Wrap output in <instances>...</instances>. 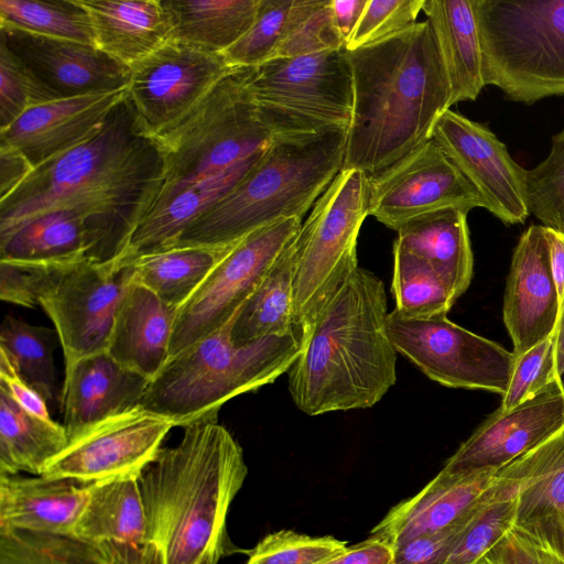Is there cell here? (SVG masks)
I'll list each match as a JSON object with an SVG mask.
<instances>
[{"label": "cell", "mask_w": 564, "mask_h": 564, "mask_svg": "<svg viewBox=\"0 0 564 564\" xmlns=\"http://www.w3.org/2000/svg\"><path fill=\"white\" fill-rule=\"evenodd\" d=\"M164 181L162 150L127 94L93 137L33 169L0 199V240L41 215L73 210L108 235L115 257L155 206Z\"/></svg>", "instance_id": "cell-1"}, {"label": "cell", "mask_w": 564, "mask_h": 564, "mask_svg": "<svg viewBox=\"0 0 564 564\" xmlns=\"http://www.w3.org/2000/svg\"><path fill=\"white\" fill-rule=\"evenodd\" d=\"M183 429L180 442L162 447L138 478L143 564H218L237 551L226 522L248 474L242 448L218 421Z\"/></svg>", "instance_id": "cell-2"}, {"label": "cell", "mask_w": 564, "mask_h": 564, "mask_svg": "<svg viewBox=\"0 0 564 564\" xmlns=\"http://www.w3.org/2000/svg\"><path fill=\"white\" fill-rule=\"evenodd\" d=\"M347 58L354 105L343 169L370 177L432 139L452 106L451 85L426 20L347 51Z\"/></svg>", "instance_id": "cell-3"}, {"label": "cell", "mask_w": 564, "mask_h": 564, "mask_svg": "<svg viewBox=\"0 0 564 564\" xmlns=\"http://www.w3.org/2000/svg\"><path fill=\"white\" fill-rule=\"evenodd\" d=\"M383 282L356 268L319 312L289 369V390L308 415L367 409L397 381Z\"/></svg>", "instance_id": "cell-4"}, {"label": "cell", "mask_w": 564, "mask_h": 564, "mask_svg": "<svg viewBox=\"0 0 564 564\" xmlns=\"http://www.w3.org/2000/svg\"><path fill=\"white\" fill-rule=\"evenodd\" d=\"M346 142L345 131L274 138L243 180L193 221L171 248L226 249L281 219L302 220L341 171Z\"/></svg>", "instance_id": "cell-5"}, {"label": "cell", "mask_w": 564, "mask_h": 564, "mask_svg": "<svg viewBox=\"0 0 564 564\" xmlns=\"http://www.w3.org/2000/svg\"><path fill=\"white\" fill-rule=\"evenodd\" d=\"M237 313L216 332L170 357L150 380L140 406L175 426L217 422L226 402L289 371L302 349L296 335L237 345L231 336Z\"/></svg>", "instance_id": "cell-6"}, {"label": "cell", "mask_w": 564, "mask_h": 564, "mask_svg": "<svg viewBox=\"0 0 564 564\" xmlns=\"http://www.w3.org/2000/svg\"><path fill=\"white\" fill-rule=\"evenodd\" d=\"M248 73L249 67L232 68L180 121L155 137L165 181L152 209L192 185L263 158L274 137L256 113Z\"/></svg>", "instance_id": "cell-7"}, {"label": "cell", "mask_w": 564, "mask_h": 564, "mask_svg": "<svg viewBox=\"0 0 564 564\" xmlns=\"http://www.w3.org/2000/svg\"><path fill=\"white\" fill-rule=\"evenodd\" d=\"M485 84L532 105L564 96V0H475Z\"/></svg>", "instance_id": "cell-8"}, {"label": "cell", "mask_w": 564, "mask_h": 564, "mask_svg": "<svg viewBox=\"0 0 564 564\" xmlns=\"http://www.w3.org/2000/svg\"><path fill=\"white\" fill-rule=\"evenodd\" d=\"M369 216V176L341 169L294 238V334L307 336L328 300L358 268L357 241Z\"/></svg>", "instance_id": "cell-9"}, {"label": "cell", "mask_w": 564, "mask_h": 564, "mask_svg": "<svg viewBox=\"0 0 564 564\" xmlns=\"http://www.w3.org/2000/svg\"><path fill=\"white\" fill-rule=\"evenodd\" d=\"M247 85L259 120L274 138L349 129L354 89L345 46L249 67Z\"/></svg>", "instance_id": "cell-10"}, {"label": "cell", "mask_w": 564, "mask_h": 564, "mask_svg": "<svg viewBox=\"0 0 564 564\" xmlns=\"http://www.w3.org/2000/svg\"><path fill=\"white\" fill-rule=\"evenodd\" d=\"M389 337L398 352L433 381L449 388L506 393L513 351L451 322L446 315L409 318L389 313Z\"/></svg>", "instance_id": "cell-11"}, {"label": "cell", "mask_w": 564, "mask_h": 564, "mask_svg": "<svg viewBox=\"0 0 564 564\" xmlns=\"http://www.w3.org/2000/svg\"><path fill=\"white\" fill-rule=\"evenodd\" d=\"M301 226V219H281L234 245L177 311L169 358L224 326L252 294Z\"/></svg>", "instance_id": "cell-12"}, {"label": "cell", "mask_w": 564, "mask_h": 564, "mask_svg": "<svg viewBox=\"0 0 564 564\" xmlns=\"http://www.w3.org/2000/svg\"><path fill=\"white\" fill-rule=\"evenodd\" d=\"M130 269L85 258L57 265L39 297L63 348L65 369L107 349Z\"/></svg>", "instance_id": "cell-13"}, {"label": "cell", "mask_w": 564, "mask_h": 564, "mask_svg": "<svg viewBox=\"0 0 564 564\" xmlns=\"http://www.w3.org/2000/svg\"><path fill=\"white\" fill-rule=\"evenodd\" d=\"M174 426L169 419L139 405L68 438L65 448L48 463L42 476L86 486L139 478L156 458Z\"/></svg>", "instance_id": "cell-14"}, {"label": "cell", "mask_w": 564, "mask_h": 564, "mask_svg": "<svg viewBox=\"0 0 564 564\" xmlns=\"http://www.w3.org/2000/svg\"><path fill=\"white\" fill-rule=\"evenodd\" d=\"M232 68L224 54L169 40L130 67L128 98L144 130L155 138Z\"/></svg>", "instance_id": "cell-15"}, {"label": "cell", "mask_w": 564, "mask_h": 564, "mask_svg": "<svg viewBox=\"0 0 564 564\" xmlns=\"http://www.w3.org/2000/svg\"><path fill=\"white\" fill-rule=\"evenodd\" d=\"M476 207L484 199L433 139L369 177V216L395 231L426 214Z\"/></svg>", "instance_id": "cell-16"}, {"label": "cell", "mask_w": 564, "mask_h": 564, "mask_svg": "<svg viewBox=\"0 0 564 564\" xmlns=\"http://www.w3.org/2000/svg\"><path fill=\"white\" fill-rule=\"evenodd\" d=\"M432 139L476 188L488 212L507 225L525 221L527 170L487 126L448 109L436 121Z\"/></svg>", "instance_id": "cell-17"}, {"label": "cell", "mask_w": 564, "mask_h": 564, "mask_svg": "<svg viewBox=\"0 0 564 564\" xmlns=\"http://www.w3.org/2000/svg\"><path fill=\"white\" fill-rule=\"evenodd\" d=\"M0 41L62 98L128 88L130 67L91 44L0 24Z\"/></svg>", "instance_id": "cell-18"}, {"label": "cell", "mask_w": 564, "mask_h": 564, "mask_svg": "<svg viewBox=\"0 0 564 564\" xmlns=\"http://www.w3.org/2000/svg\"><path fill=\"white\" fill-rule=\"evenodd\" d=\"M563 427L564 392L553 384L511 410L498 408L462 443L442 470H499Z\"/></svg>", "instance_id": "cell-19"}, {"label": "cell", "mask_w": 564, "mask_h": 564, "mask_svg": "<svg viewBox=\"0 0 564 564\" xmlns=\"http://www.w3.org/2000/svg\"><path fill=\"white\" fill-rule=\"evenodd\" d=\"M502 312L516 356L549 337L555 328L560 301L551 273L544 226H530L514 248Z\"/></svg>", "instance_id": "cell-20"}, {"label": "cell", "mask_w": 564, "mask_h": 564, "mask_svg": "<svg viewBox=\"0 0 564 564\" xmlns=\"http://www.w3.org/2000/svg\"><path fill=\"white\" fill-rule=\"evenodd\" d=\"M128 88L58 98L24 112L0 141L17 148L35 169L93 137L127 96Z\"/></svg>", "instance_id": "cell-21"}, {"label": "cell", "mask_w": 564, "mask_h": 564, "mask_svg": "<svg viewBox=\"0 0 564 564\" xmlns=\"http://www.w3.org/2000/svg\"><path fill=\"white\" fill-rule=\"evenodd\" d=\"M497 476L518 489L513 528L564 558V427Z\"/></svg>", "instance_id": "cell-22"}, {"label": "cell", "mask_w": 564, "mask_h": 564, "mask_svg": "<svg viewBox=\"0 0 564 564\" xmlns=\"http://www.w3.org/2000/svg\"><path fill=\"white\" fill-rule=\"evenodd\" d=\"M497 471L441 470L416 495L392 507L370 535L384 540L394 550L453 524L487 495L496 482Z\"/></svg>", "instance_id": "cell-23"}, {"label": "cell", "mask_w": 564, "mask_h": 564, "mask_svg": "<svg viewBox=\"0 0 564 564\" xmlns=\"http://www.w3.org/2000/svg\"><path fill=\"white\" fill-rule=\"evenodd\" d=\"M149 382L106 351L83 358L65 369L61 401L68 438L107 417L139 406Z\"/></svg>", "instance_id": "cell-24"}, {"label": "cell", "mask_w": 564, "mask_h": 564, "mask_svg": "<svg viewBox=\"0 0 564 564\" xmlns=\"http://www.w3.org/2000/svg\"><path fill=\"white\" fill-rule=\"evenodd\" d=\"M177 311L130 275L106 352L121 366L152 380L169 359Z\"/></svg>", "instance_id": "cell-25"}, {"label": "cell", "mask_w": 564, "mask_h": 564, "mask_svg": "<svg viewBox=\"0 0 564 564\" xmlns=\"http://www.w3.org/2000/svg\"><path fill=\"white\" fill-rule=\"evenodd\" d=\"M88 497L89 485L0 475V530L73 535Z\"/></svg>", "instance_id": "cell-26"}, {"label": "cell", "mask_w": 564, "mask_h": 564, "mask_svg": "<svg viewBox=\"0 0 564 564\" xmlns=\"http://www.w3.org/2000/svg\"><path fill=\"white\" fill-rule=\"evenodd\" d=\"M115 245L94 221L73 210L41 215L0 240V260L70 262L85 258L107 260Z\"/></svg>", "instance_id": "cell-27"}, {"label": "cell", "mask_w": 564, "mask_h": 564, "mask_svg": "<svg viewBox=\"0 0 564 564\" xmlns=\"http://www.w3.org/2000/svg\"><path fill=\"white\" fill-rule=\"evenodd\" d=\"M100 51L131 67L170 40L162 0H76Z\"/></svg>", "instance_id": "cell-28"}, {"label": "cell", "mask_w": 564, "mask_h": 564, "mask_svg": "<svg viewBox=\"0 0 564 564\" xmlns=\"http://www.w3.org/2000/svg\"><path fill=\"white\" fill-rule=\"evenodd\" d=\"M448 76L451 105L475 100L486 86L475 0H424Z\"/></svg>", "instance_id": "cell-29"}, {"label": "cell", "mask_w": 564, "mask_h": 564, "mask_svg": "<svg viewBox=\"0 0 564 564\" xmlns=\"http://www.w3.org/2000/svg\"><path fill=\"white\" fill-rule=\"evenodd\" d=\"M464 210L448 208L402 225L395 245L427 261L458 299L469 286L474 258Z\"/></svg>", "instance_id": "cell-30"}, {"label": "cell", "mask_w": 564, "mask_h": 564, "mask_svg": "<svg viewBox=\"0 0 564 564\" xmlns=\"http://www.w3.org/2000/svg\"><path fill=\"white\" fill-rule=\"evenodd\" d=\"M170 40L223 54L252 25L260 0H162Z\"/></svg>", "instance_id": "cell-31"}, {"label": "cell", "mask_w": 564, "mask_h": 564, "mask_svg": "<svg viewBox=\"0 0 564 564\" xmlns=\"http://www.w3.org/2000/svg\"><path fill=\"white\" fill-rule=\"evenodd\" d=\"M67 443L63 424L28 412L0 387V475L42 476Z\"/></svg>", "instance_id": "cell-32"}, {"label": "cell", "mask_w": 564, "mask_h": 564, "mask_svg": "<svg viewBox=\"0 0 564 564\" xmlns=\"http://www.w3.org/2000/svg\"><path fill=\"white\" fill-rule=\"evenodd\" d=\"M147 519L138 478L89 485V497L73 536L88 543L112 542L140 547Z\"/></svg>", "instance_id": "cell-33"}, {"label": "cell", "mask_w": 564, "mask_h": 564, "mask_svg": "<svg viewBox=\"0 0 564 564\" xmlns=\"http://www.w3.org/2000/svg\"><path fill=\"white\" fill-rule=\"evenodd\" d=\"M294 238L238 311L231 332L235 344L294 333Z\"/></svg>", "instance_id": "cell-34"}, {"label": "cell", "mask_w": 564, "mask_h": 564, "mask_svg": "<svg viewBox=\"0 0 564 564\" xmlns=\"http://www.w3.org/2000/svg\"><path fill=\"white\" fill-rule=\"evenodd\" d=\"M230 248H170L140 256L127 267L135 282L149 289L165 304L180 310Z\"/></svg>", "instance_id": "cell-35"}, {"label": "cell", "mask_w": 564, "mask_h": 564, "mask_svg": "<svg viewBox=\"0 0 564 564\" xmlns=\"http://www.w3.org/2000/svg\"><path fill=\"white\" fill-rule=\"evenodd\" d=\"M58 339L55 330L6 315L0 327V349L13 362L21 378L47 403L57 395V372L53 352Z\"/></svg>", "instance_id": "cell-36"}, {"label": "cell", "mask_w": 564, "mask_h": 564, "mask_svg": "<svg viewBox=\"0 0 564 564\" xmlns=\"http://www.w3.org/2000/svg\"><path fill=\"white\" fill-rule=\"evenodd\" d=\"M393 258L394 311L409 318L446 315L457 299L441 274L427 261L395 243Z\"/></svg>", "instance_id": "cell-37"}, {"label": "cell", "mask_w": 564, "mask_h": 564, "mask_svg": "<svg viewBox=\"0 0 564 564\" xmlns=\"http://www.w3.org/2000/svg\"><path fill=\"white\" fill-rule=\"evenodd\" d=\"M0 24L95 45L90 19L76 0H0Z\"/></svg>", "instance_id": "cell-38"}, {"label": "cell", "mask_w": 564, "mask_h": 564, "mask_svg": "<svg viewBox=\"0 0 564 564\" xmlns=\"http://www.w3.org/2000/svg\"><path fill=\"white\" fill-rule=\"evenodd\" d=\"M0 564H110L100 547L73 535L0 530Z\"/></svg>", "instance_id": "cell-39"}, {"label": "cell", "mask_w": 564, "mask_h": 564, "mask_svg": "<svg viewBox=\"0 0 564 564\" xmlns=\"http://www.w3.org/2000/svg\"><path fill=\"white\" fill-rule=\"evenodd\" d=\"M346 47L336 28L332 0H293L284 34L273 58L296 57Z\"/></svg>", "instance_id": "cell-40"}, {"label": "cell", "mask_w": 564, "mask_h": 564, "mask_svg": "<svg viewBox=\"0 0 564 564\" xmlns=\"http://www.w3.org/2000/svg\"><path fill=\"white\" fill-rule=\"evenodd\" d=\"M497 478L494 497L466 529L444 564H476L513 527L518 489L512 481Z\"/></svg>", "instance_id": "cell-41"}, {"label": "cell", "mask_w": 564, "mask_h": 564, "mask_svg": "<svg viewBox=\"0 0 564 564\" xmlns=\"http://www.w3.org/2000/svg\"><path fill=\"white\" fill-rule=\"evenodd\" d=\"M525 189L529 213L564 234V129L552 137L546 159L527 170Z\"/></svg>", "instance_id": "cell-42"}, {"label": "cell", "mask_w": 564, "mask_h": 564, "mask_svg": "<svg viewBox=\"0 0 564 564\" xmlns=\"http://www.w3.org/2000/svg\"><path fill=\"white\" fill-rule=\"evenodd\" d=\"M293 0H260L249 30L223 54L231 67H256L271 59L284 34Z\"/></svg>", "instance_id": "cell-43"}, {"label": "cell", "mask_w": 564, "mask_h": 564, "mask_svg": "<svg viewBox=\"0 0 564 564\" xmlns=\"http://www.w3.org/2000/svg\"><path fill=\"white\" fill-rule=\"evenodd\" d=\"M62 98L0 41V130L28 110Z\"/></svg>", "instance_id": "cell-44"}, {"label": "cell", "mask_w": 564, "mask_h": 564, "mask_svg": "<svg viewBox=\"0 0 564 564\" xmlns=\"http://www.w3.org/2000/svg\"><path fill=\"white\" fill-rule=\"evenodd\" d=\"M347 547L345 541L334 536H311L283 529L265 535L249 552L246 564H324Z\"/></svg>", "instance_id": "cell-45"}, {"label": "cell", "mask_w": 564, "mask_h": 564, "mask_svg": "<svg viewBox=\"0 0 564 564\" xmlns=\"http://www.w3.org/2000/svg\"><path fill=\"white\" fill-rule=\"evenodd\" d=\"M557 384L553 333L528 351L516 356L506 393L499 406L511 410Z\"/></svg>", "instance_id": "cell-46"}, {"label": "cell", "mask_w": 564, "mask_h": 564, "mask_svg": "<svg viewBox=\"0 0 564 564\" xmlns=\"http://www.w3.org/2000/svg\"><path fill=\"white\" fill-rule=\"evenodd\" d=\"M423 4L424 0H367L346 50L372 44L415 24Z\"/></svg>", "instance_id": "cell-47"}, {"label": "cell", "mask_w": 564, "mask_h": 564, "mask_svg": "<svg viewBox=\"0 0 564 564\" xmlns=\"http://www.w3.org/2000/svg\"><path fill=\"white\" fill-rule=\"evenodd\" d=\"M497 487L498 478L487 495L453 524L397 546L392 564H444L466 529L494 497Z\"/></svg>", "instance_id": "cell-48"}, {"label": "cell", "mask_w": 564, "mask_h": 564, "mask_svg": "<svg viewBox=\"0 0 564 564\" xmlns=\"http://www.w3.org/2000/svg\"><path fill=\"white\" fill-rule=\"evenodd\" d=\"M0 260V297L24 307L39 305V297L58 264Z\"/></svg>", "instance_id": "cell-49"}, {"label": "cell", "mask_w": 564, "mask_h": 564, "mask_svg": "<svg viewBox=\"0 0 564 564\" xmlns=\"http://www.w3.org/2000/svg\"><path fill=\"white\" fill-rule=\"evenodd\" d=\"M476 564H564V558L512 527Z\"/></svg>", "instance_id": "cell-50"}, {"label": "cell", "mask_w": 564, "mask_h": 564, "mask_svg": "<svg viewBox=\"0 0 564 564\" xmlns=\"http://www.w3.org/2000/svg\"><path fill=\"white\" fill-rule=\"evenodd\" d=\"M0 387L4 388L13 400L28 412L44 419H52L45 399L21 378L9 356L1 349Z\"/></svg>", "instance_id": "cell-51"}, {"label": "cell", "mask_w": 564, "mask_h": 564, "mask_svg": "<svg viewBox=\"0 0 564 564\" xmlns=\"http://www.w3.org/2000/svg\"><path fill=\"white\" fill-rule=\"evenodd\" d=\"M393 556V549L388 542L370 535L324 564H392Z\"/></svg>", "instance_id": "cell-52"}, {"label": "cell", "mask_w": 564, "mask_h": 564, "mask_svg": "<svg viewBox=\"0 0 564 564\" xmlns=\"http://www.w3.org/2000/svg\"><path fill=\"white\" fill-rule=\"evenodd\" d=\"M33 169L22 152L0 141V199L12 193Z\"/></svg>", "instance_id": "cell-53"}, {"label": "cell", "mask_w": 564, "mask_h": 564, "mask_svg": "<svg viewBox=\"0 0 564 564\" xmlns=\"http://www.w3.org/2000/svg\"><path fill=\"white\" fill-rule=\"evenodd\" d=\"M551 273L556 286L560 306L564 299V234L544 227Z\"/></svg>", "instance_id": "cell-54"}, {"label": "cell", "mask_w": 564, "mask_h": 564, "mask_svg": "<svg viewBox=\"0 0 564 564\" xmlns=\"http://www.w3.org/2000/svg\"><path fill=\"white\" fill-rule=\"evenodd\" d=\"M366 3L367 0H332L334 22L346 43L357 25Z\"/></svg>", "instance_id": "cell-55"}, {"label": "cell", "mask_w": 564, "mask_h": 564, "mask_svg": "<svg viewBox=\"0 0 564 564\" xmlns=\"http://www.w3.org/2000/svg\"><path fill=\"white\" fill-rule=\"evenodd\" d=\"M97 544L110 564H143L139 547L112 542Z\"/></svg>", "instance_id": "cell-56"}, {"label": "cell", "mask_w": 564, "mask_h": 564, "mask_svg": "<svg viewBox=\"0 0 564 564\" xmlns=\"http://www.w3.org/2000/svg\"><path fill=\"white\" fill-rule=\"evenodd\" d=\"M554 352L557 384L564 392V299L560 306V314L553 330Z\"/></svg>", "instance_id": "cell-57"}]
</instances>
